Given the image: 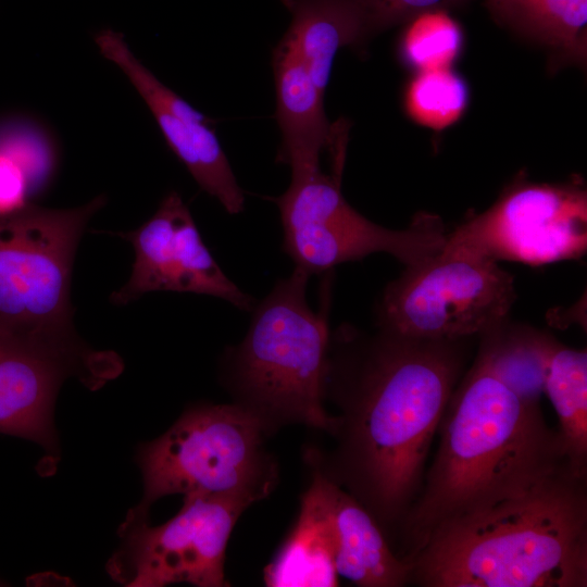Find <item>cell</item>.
Returning <instances> with one entry per match:
<instances>
[{
    "label": "cell",
    "instance_id": "obj_1",
    "mask_svg": "<svg viewBox=\"0 0 587 587\" xmlns=\"http://www.w3.org/2000/svg\"><path fill=\"white\" fill-rule=\"evenodd\" d=\"M347 348L338 374L345 483L383 526L399 525L417 499L426 460L461 379L465 340H428L338 329Z\"/></svg>",
    "mask_w": 587,
    "mask_h": 587
},
{
    "label": "cell",
    "instance_id": "obj_2",
    "mask_svg": "<svg viewBox=\"0 0 587 587\" xmlns=\"http://www.w3.org/2000/svg\"><path fill=\"white\" fill-rule=\"evenodd\" d=\"M437 435L436 454L400 528L408 561L438 528L572 471L540 403L520 398L477 355L459 380Z\"/></svg>",
    "mask_w": 587,
    "mask_h": 587
},
{
    "label": "cell",
    "instance_id": "obj_3",
    "mask_svg": "<svg viewBox=\"0 0 587 587\" xmlns=\"http://www.w3.org/2000/svg\"><path fill=\"white\" fill-rule=\"evenodd\" d=\"M409 562L423 587H586L587 478L567 469L449 523Z\"/></svg>",
    "mask_w": 587,
    "mask_h": 587
},
{
    "label": "cell",
    "instance_id": "obj_4",
    "mask_svg": "<svg viewBox=\"0 0 587 587\" xmlns=\"http://www.w3.org/2000/svg\"><path fill=\"white\" fill-rule=\"evenodd\" d=\"M105 204L71 209L27 203L0 215V334L88 354L74 327L71 279L85 227Z\"/></svg>",
    "mask_w": 587,
    "mask_h": 587
},
{
    "label": "cell",
    "instance_id": "obj_5",
    "mask_svg": "<svg viewBox=\"0 0 587 587\" xmlns=\"http://www.w3.org/2000/svg\"><path fill=\"white\" fill-rule=\"evenodd\" d=\"M310 276L295 267L254 305L235 354V377L260 411L336 432L340 420L323 407L330 346L327 310L309 307Z\"/></svg>",
    "mask_w": 587,
    "mask_h": 587
},
{
    "label": "cell",
    "instance_id": "obj_6",
    "mask_svg": "<svg viewBox=\"0 0 587 587\" xmlns=\"http://www.w3.org/2000/svg\"><path fill=\"white\" fill-rule=\"evenodd\" d=\"M262 429V419L252 409L222 404L186 411L166 433L138 450L143 495L124 523L148 521L151 504L168 495L266 496L270 479L261 452Z\"/></svg>",
    "mask_w": 587,
    "mask_h": 587
},
{
    "label": "cell",
    "instance_id": "obj_7",
    "mask_svg": "<svg viewBox=\"0 0 587 587\" xmlns=\"http://www.w3.org/2000/svg\"><path fill=\"white\" fill-rule=\"evenodd\" d=\"M287 190L273 199L283 226V250L296 267L320 274L334 266L386 252L405 266L438 254L447 233L438 215L422 212L400 230L360 214L344 198L340 176L328 175L321 161L290 165Z\"/></svg>",
    "mask_w": 587,
    "mask_h": 587
},
{
    "label": "cell",
    "instance_id": "obj_8",
    "mask_svg": "<svg viewBox=\"0 0 587 587\" xmlns=\"http://www.w3.org/2000/svg\"><path fill=\"white\" fill-rule=\"evenodd\" d=\"M515 298L514 278L498 262L439 252L386 286L377 325L412 338L469 339L507 320Z\"/></svg>",
    "mask_w": 587,
    "mask_h": 587
},
{
    "label": "cell",
    "instance_id": "obj_9",
    "mask_svg": "<svg viewBox=\"0 0 587 587\" xmlns=\"http://www.w3.org/2000/svg\"><path fill=\"white\" fill-rule=\"evenodd\" d=\"M260 498L254 492L189 494L180 511L162 525L122 523V542L107 571L127 587L228 586L224 561L229 535L242 511Z\"/></svg>",
    "mask_w": 587,
    "mask_h": 587
},
{
    "label": "cell",
    "instance_id": "obj_10",
    "mask_svg": "<svg viewBox=\"0 0 587 587\" xmlns=\"http://www.w3.org/2000/svg\"><path fill=\"white\" fill-rule=\"evenodd\" d=\"M586 249L583 183L519 180L490 208L448 234L440 253L536 266L580 258Z\"/></svg>",
    "mask_w": 587,
    "mask_h": 587
},
{
    "label": "cell",
    "instance_id": "obj_11",
    "mask_svg": "<svg viewBox=\"0 0 587 587\" xmlns=\"http://www.w3.org/2000/svg\"><path fill=\"white\" fill-rule=\"evenodd\" d=\"M132 243L135 260L126 284L114 291L113 304L125 305L159 290L208 295L241 311L255 303L222 271L204 245L190 211L176 191L138 228L116 234Z\"/></svg>",
    "mask_w": 587,
    "mask_h": 587
},
{
    "label": "cell",
    "instance_id": "obj_12",
    "mask_svg": "<svg viewBox=\"0 0 587 587\" xmlns=\"http://www.w3.org/2000/svg\"><path fill=\"white\" fill-rule=\"evenodd\" d=\"M70 376L99 388L113 377L111 360L102 352L75 354L0 334V434L29 439L58 453L53 410Z\"/></svg>",
    "mask_w": 587,
    "mask_h": 587
},
{
    "label": "cell",
    "instance_id": "obj_13",
    "mask_svg": "<svg viewBox=\"0 0 587 587\" xmlns=\"http://www.w3.org/2000/svg\"><path fill=\"white\" fill-rule=\"evenodd\" d=\"M275 117L282 134L277 160L287 165L320 161L330 148L334 166L342 171L348 127L332 125L324 110V93L287 36L272 52Z\"/></svg>",
    "mask_w": 587,
    "mask_h": 587
},
{
    "label": "cell",
    "instance_id": "obj_14",
    "mask_svg": "<svg viewBox=\"0 0 587 587\" xmlns=\"http://www.w3.org/2000/svg\"><path fill=\"white\" fill-rule=\"evenodd\" d=\"M336 484L317 475L302 497L297 524L276 558L264 571L270 587H334L333 502Z\"/></svg>",
    "mask_w": 587,
    "mask_h": 587
},
{
    "label": "cell",
    "instance_id": "obj_15",
    "mask_svg": "<svg viewBox=\"0 0 587 587\" xmlns=\"http://www.w3.org/2000/svg\"><path fill=\"white\" fill-rule=\"evenodd\" d=\"M170 149L187 167L197 184L218 200L229 214L243 210L245 196L218 141L212 120L182 97L171 102L150 103Z\"/></svg>",
    "mask_w": 587,
    "mask_h": 587
},
{
    "label": "cell",
    "instance_id": "obj_16",
    "mask_svg": "<svg viewBox=\"0 0 587 587\" xmlns=\"http://www.w3.org/2000/svg\"><path fill=\"white\" fill-rule=\"evenodd\" d=\"M333 522L338 576L361 587H401L411 583L410 562L392 551L365 507L337 485Z\"/></svg>",
    "mask_w": 587,
    "mask_h": 587
},
{
    "label": "cell",
    "instance_id": "obj_17",
    "mask_svg": "<svg viewBox=\"0 0 587 587\" xmlns=\"http://www.w3.org/2000/svg\"><path fill=\"white\" fill-rule=\"evenodd\" d=\"M291 15L284 34L295 46L317 87L325 92L337 53L360 48L373 37L359 0H280Z\"/></svg>",
    "mask_w": 587,
    "mask_h": 587
},
{
    "label": "cell",
    "instance_id": "obj_18",
    "mask_svg": "<svg viewBox=\"0 0 587 587\" xmlns=\"http://www.w3.org/2000/svg\"><path fill=\"white\" fill-rule=\"evenodd\" d=\"M494 18L546 48L549 65H584L587 0H484Z\"/></svg>",
    "mask_w": 587,
    "mask_h": 587
},
{
    "label": "cell",
    "instance_id": "obj_19",
    "mask_svg": "<svg viewBox=\"0 0 587 587\" xmlns=\"http://www.w3.org/2000/svg\"><path fill=\"white\" fill-rule=\"evenodd\" d=\"M479 357L494 374L527 402L540 403L555 339L508 319L479 335Z\"/></svg>",
    "mask_w": 587,
    "mask_h": 587
},
{
    "label": "cell",
    "instance_id": "obj_20",
    "mask_svg": "<svg viewBox=\"0 0 587 587\" xmlns=\"http://www.w3.org/2000/svg\"><path fill=\"white\" fill-rule=\"evenodd\" d=\"M546 394L557 413L572 471L587 478V352L555 341L545 377Z\"/></svg>",
    "mask_w": 587,
    "mask_h": 587
},
{
    "label": "cell",
    "instance_id": "obj_21",
    "mask_svg": "<svg viewBox=\"0 0 587 587\" xmlns=\"http://www.w3.org/2000/svg\"><path fill=\"white\" fill-rule=\"evenodd\" d=\"M398 54L416 72L451 68L464 46L461 24L448 10H429L403 23Z\"/></svg>",
    "mask_w": 587,
    "mask_h": 587
},
{
    "label": "cell",
    "instance_id": "obj_22",
    "mask_svg": "<svg viewBox=\"0 0 587 587\" xmlns=\"http://www.w3.org/2000/svg\"><path fill=\"white\" fill-rule=\"evenodd\" d=\"M469 102V85L452 67L416 72L403 92L408 116L434 130H442L457 123Z\"/></svg>",
    "mask_w": 587,
    "mask_h": 587
},
{
    "label": "cell",
    "instance_id": "obj_23",
    "mask_svg": "<svg viewBox=\"0 0 587 587\" xmlns=\"http://www.w3.org/2000/svg\"><path fill=\"white\" fill-rule=\"evenodd\" d=\"M0 127V151L24 172L32 196L46 188L54 171V154L45 141L30 137L16 124Z\"/></svg>",
    "mask_w": 587,
    "mask_h": 587
},
{
    "label": "cell",
    "instance_id": "obj_24",
    "mask_svg": "<svg viewBox=\"0 0 587 587\" xmlns=\"http://www.w3.org/2000/svg\"><path fill=\"white\" fill-rule=\"evenodd\" d=\"M365 12L372 35L405 23L429 10H451L469 0H359Z\"/></svg>",
    "mask_w": 587,
    "mask_h": 587
},
{
    "label": "cell",
    "instance_id": "obj_25",
    "mask_svg": "<svg viewBox=\"0 0 587 587\" xmlns=\"http://www.w3.org/2000/svg\"><path fill=\"white\" fill-rule=\"evenodd\" d=\"M32 197L22 168L0 151V215L16 211Z\"/></svg>",
    "mask_w": 587,
    "mask_h": 587
}]
</instances>
